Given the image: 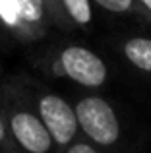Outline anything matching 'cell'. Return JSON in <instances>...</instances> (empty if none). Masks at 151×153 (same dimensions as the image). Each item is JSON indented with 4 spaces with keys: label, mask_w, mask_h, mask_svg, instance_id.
Segmentation results:
<instances>
[{
    "label": "cell",
    "mask_w": 151,
    "mask_h": 153,
    "mask_svg": "<svg viewBox=\"0 0 151 153\" xmlns=\"http://www.w3.org/2000/svg\"><path fill=\"white\" fill-rule=\"evenodd\" d=\"M78 128L97 149H113L122 138L114 107L99 95H85L74 105Z\"/></svg>",
    "instance_id": "6da1fadb"
},
{
    "label": "cell",
    "mask_w": 151,
    "mask_h": 153,
    "mask_svg": "<svg viewBox=\"0 0 151 153\" xmlns=\"http://www.w3.org/2000/svg\"><path fill=\"white\" fill-rule=\"evenodd\" d=\"M4 118L10 138L21 153H56L50 134L29 105L10 101L4 108Z\"/></svg>",
    "instance_id": "7a4b0ae2"
},
{
    "label": "cell",
    "mask_w": 151,
    "mask_h": 153,
    "mask_svg": "<svg viewBox=\"0 0 151 153\" xmlns=\"http://www.w3.org/2000/svg\"><path fill=\"white\" fill-rule=\"evenodd\" d=\"M35 111L53 138L56 153H62L74 140H78L79 128L74 105H70L64 97L50 91H41L35 101Z\"/></svg>",
    "instance_id": "3957f363"
},
{
    "label": "cell",
    "mask_w": 151,
    "mask_h": 153,
    "mask_svg": "<svg viewBox=\"0 0 151 153\" xmlns=\"http://www.w3.org/2000/svg\"><path fill=\"white\" fill-rule=\"evenodd\" d=\"M54 66H56L58 74L72 79L81 87H89V89L103 87L109 79V70H107L105 60L93 51L79 45L64 47Z\"/></svg>",
    "instance_id": "277c9868"
},
{
    "label": "cell",
    "mask_w": 151,
    "mask_h": 153,
    "mask_svg": "<svg viewBox=\"0 0 151 153\" xmlns=\"http://www.w3.org/2000/svg\"><path fill=\"white\" fill-rule=\"evenodd\" d=\"M18 16L21 25V41H37L43 39L49 31L50 18L43 0H16Z\"/></svg>",
    "instance_id": "5b68a950"
},
{
    "label": "cell",
    "mask_w": 151,
    "mask_h": 153,
    "mask_svg": "<svg viewBox=\"0 0 151 153\" xmlns=\"http://www.w3.org/2000/svg\"><path fill=\"white\" fill-rule=\"evenodd\" d=\"M122 52L136 70L151 74V37H130L122 43Z\"/></svg>",
    "instance_id": "8992f818"
},
{
    "label": "cell",
    "mask_w": 151,
    "mask_h": 153,
    "mask_svg": "<svg viewBox=\"0 0 151 153\" xmlns=\"http://www.w3.org/2000/svg\"><path fill=\"white\" fill-rule=\"evenodd\" d=\"M60 6L72 27H79V29L91 27L93 23L91 0H60Z\"/></svg>",
    "instance_id": "52a82bcc"
},
{
    "label": "cell",
    "mask_w": 151,
    "mask_h": 153,
    "mask_svg": "<svg viewBox=\"0 0 151 153\" xmlns=\"http://www.w3.org/2000/svg\"><path fill=\"white\" fill-rule=\"evenodd\" d=\"M97 6H101L103 10H107L109 14L114 16H132V18L140 19V22L151 23L149 14L141 8V4L138 0H91Z\"/></svg>",
    "instance_id": "ba28073f"
},
{
    "label": "cell",
    "mask_w": 151,
    "mask_h": 153,
    "mask_svg": "<svg viewBox=\"0 0 151 153\" xmlns=\"http://www.w3.org/2000/svg\"><path fill=\"white\" fill-rule=\"evenodd\" d=\"M0 23L18 39L21 37V25H19L16 0H0Z\"/></svg>",
    "instance_id": "9c48e42d"
},
{
    "label": "cell",
    "mask_w": 151,
    "mask_h": 153,
    "mask_svg": "<svg viewBox=\"0 0 151 153\" xmlns=\"http://www.w3.org/2000/svg\"><path fill=\"white\" fill-rule=\"evenodd\" d=\"M45 2V8H47V14H49L50 22L56 23L60 29H72L70 22L66 19L64 12H62V6H60V0H43Z\"/></svg>",
    "instance_id": "30bf717a"
},
{
    "label": "cell",
    "mask_w": 151,
    "mask_h": 153,
    "mask_svg": "<svg viewBox=\"0 0 151 153\" xmlns=\"http://www.w3.org/2000/svg\"><path fill=\"white\" fill-rule=\"evenodd\" d=\"M0 153H21L16 147L14 140L10 138V132H8L6 118H4L2 111H0Z\"/></svg>",
    "instance_id": "8fae6325"
},
{
    "label": "cell",
    "mask_w": 151,
    "mask_h": 153,
    "mask_svg": "<svg viewBox=\"0 0 151 153\" xmlns=\"http://www.w3.org/2000/svg\"><path fill=\"white\" fill-rule=\"evenodd\" d=\"M62 153H101V149H97L87 140H74Z\"/></svg>",
    "instance_id": "7c38bea8"
},
{
    "label": "cell",
    "mask_w": 151,
    "mask_h": 153,
    "mask_svg": "<svg viewBox=\"0 0 151 153\" xmlns=\"http://www.w3.org/2000/svg\"><path fill=\"white\" fill-rule=\"evenodd\" d=\"M138 2L141 4V8H144L145 12L149 14V18H151V0H138Z\"/></svg>",
    "instance_id": "4fadbf2b"
}]
</instances>
